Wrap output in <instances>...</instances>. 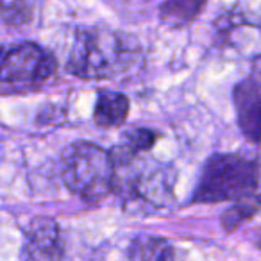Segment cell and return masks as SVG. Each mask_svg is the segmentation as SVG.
I'll list each match as a JSON object with an SVG mask.
<instances>
[{"instance_id": "9c48e42d", "label": "cell", "mask_w": 261, "mask_h": 261, "mask_svg": "<svg viewBox=\"0 0 261 261\" xmlns=\"http://www.w3.org/2000/svg\"><path fill=\"white\" fill-rule=\"evenodd\" d=\"M207 0H165L160 8V18L168 27L190 25L202 13Z\"/></svg>"}, {"instance_id": "7c38bea8", "label": "cell", "mask_w": 261, "mask_h": 261, "mask_svg": "<svg viewBox=\"0 0 261 261\" xmlns=\"http://www.w3.org/2000/svg\"><path fill=\"white\" fill-rule=\"evenodd\" d=\"M158 140H160V133H156V130L145 129V127H135V129L123 133L122 142H120L118 145H122L123 149H127L129 152L143 154L152 149Z\"/></svg>"}, {"instance_id": "4fadbf2b", "label": "cell", "mask_w": 261, "mask_h": 261, "mask_svg": "<svg viewBox=\"0 0 261 261\" xmlns=\"http://www.w3.org/2000/svg\"><path fill=\"white\" fill-rule=\"evenodd\" d=\"M27 0H0V16L9 25H22L29 20Z\"/></svg>"}, {"instance_id": "8fae6325", "label": "cell", "mask_w": 261, "mask_h": 261, "mask_svg": "<svg viewBox=\"0 0 261 261\" xmlns=\"http://www.w3.org/2000/svg\"><path fill=\"white\" fill-rule=\"evenodd\" d=\"M257 210H259V197H257V199L234 202L227 211H224V215H222V218H220L222 227H224L227 232L234 231V229L240 227L243 222L249 220L252 215H256Z\"/></svg>"}, {"instance_id": "5b68a950", "label": "cell", "mask_w": 261, "mask_h": 261, "mask_svg": "<svg viewBox=\"0 0 261 261\" xmlns=\"http://www.w3.org/2000/svg\"><path fill=\"white\" fill-rule=\"evenodd\" d=\"M65 242L54 218L36 217L25 227L22 261H63Z\"/></svg>"}, {"instance_id": "8992f818", "label": "cell", "mask_w": 261, "mask_h": 261, "mask_svg": "<svg viewBox=\"0 0 261 261\" xmlns=\"http://www.w3.org/2000/svg\"><path fill=\"white\" fill-rule=\"evenodd\" d=\"M174 185H175V170L170 165H143L140 167L133 188L127 197L130 199H140L145 204L156 207H163L170 204L174 199Z\"/></svg>"}, {"instance_id": "6da1fadb", "label": "cell", "mask_w": 261, "mask_h": 261, "mask_svg": "<svg viewBox=\"0 0 261 261\" xmlns=\"http://www.w3.org/2000/svg\"><path fill=\"white\" fill-rule=\"evenodd\" d=\"M136 43L108 27H83L73 36L66 68L81 79H111L136 58Z\"/></svg>"}, {"instance_id": "ba28073f", "label": "cell", "mask_w": 261, "mask_h": 261, "mask_svg": "<svg viewBox=\"0 0 261 261\" xmlns=\"http://www.w3.org/2000/svg\"><path fill=\"white\" fill-rule=\"evenodd\" d=\"M129 115V98L113 90H102L97 95L93 120L100 127H118Z\"/></svg>"}, {"instance_id": "5bb4252c", "label": "cell", "mask_w": 261, "mask_h": 261, "mask_svg": "<svg viewBox=\"0 0 261 261\" xmlns=\"http://www.w3.org/2000/svg\"><path fill=\"white\" fill-rule=\"evenodd\" d=\"M254 245L261 250V227H257L256 232H254Z\"/></svg>"}, {"instance_id": "277c9868", "label": "cell", "mask_w": 261, "mask_h": 261, "mask_svg": "<svg viewBox=\"0 0 261 261\" xmlns=\"http://www.w3.org/2000/svg\"><path fill=\"white\" fill-rule=\"evenodd\" d=\"M56 72V58L38 43H16L0 48V83L36 86Z\"/></svg>"}, {"instance_id": "52a82bcc", "label": "cell", "mask_w": 261, "mask_h": 261, "mask_svg": "<svg viewBox=\"0 0 261 261\" xmlns=\"http://www.w3.org/2000/svg\"><path fill=\"white\" fill-rule=\"evenodd\" d=\"M236 123L249 143H261V81L247 77L232 88Z\"/></svg>"}, {"instance_id": "3957f363", "label": "cell", "mask_w": 261, "mask_h": 261, "mask_svg": "<svg viewBox=\"0 0 261 261\" xmlns=\"http://www.w3.org/2000/svg\"><path fill=\"white\" fill-rule=\"evenodd\" d=\"M61 175L66 188L86 202H100L115 186V161L109 150L77 142L63 152Z\"/></svg>"}, {"instance_id": "30bf717a", "label": "cell", "mask_w": 261, "mask_h": 261, "mask_svg": "<svg viewBox=\"0 0 261 261\" xmlns=\"http://www.w3.org/2000/svg\"><path fill=\"white\" fill-rule=\"evenodd\" d=\"M133 261H174V245L161 236H138L130 243Z\"/></svg>"}, {"instance_id": "7a4b0ae2", "label": "cell", "mask_w": 261, "mask_h": 261, "mask_svg": "<svg viewBox=\"0 0 261 261\" xmlns=\"http://www.w3.org/2000/svg\"><path fill=\"white\" fill-rule=\"evenodd\" d=\"M261 165L238 152L213 154L204 163L193 202L217 204L257 199Z\"/></svg>"}]
</instances>
